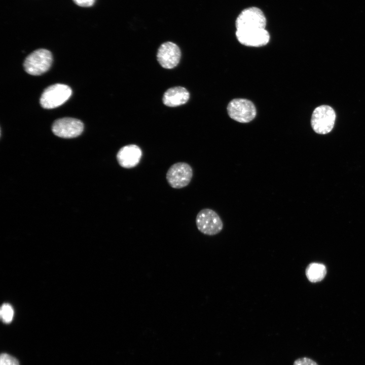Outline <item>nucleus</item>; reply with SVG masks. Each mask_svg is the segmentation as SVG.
Listing matches in <instances>:
<instances>
[{"instance_id":"obj_4","label":"nucleus","mask_w":365,"mask_h":365,"mask_svg":"<svg viewBox=\"0 0 365 365\" xmlns=\"http://www.w3.org/2000/svg\"><path fill=\"white\" fill-rule=\"evenodd\" d=\"M196 225L200 232L209 236L216 235L223 229V223L218 214L209 208L203 209L198 213Z\"/></svg>"},{"instance_id":"obj_5","label":"nucleus","mask_w":365,"mask_h":365,"mask_svg":"<svg viewBox=\"0 0 365 365\" xmlns=\"http://www.w3.org/2000/svg\"><path fill=\"white\" fill-rule=\"evenodd\" d=\"M235 24L237 30L265 29L266 18L261 9L250 7L241 12Z\"/></svg>"},{"instance_id":"obj_1","label":"nucleus","mask_w":365,"mask_h":365,"mask_svg":"<svg viewBox=\"0 0 365 365\" xmlns=\"http://www.w3.org/2000/svg\"><path fill=\"white\" fill-rule=\"evenodd\" d=\"M336 118V112L332 107L328 105H321L313 111L311 125L316 133L325 134L332 130Z\"/></svg>"},{"instance_id":"obj_16","label":"nucleus","mask_w":365,"mask_h":365,"mask_svg":"<svg viewBox=\"0 0 365 365\" xmlns=\"http://www.w3.org/2000/svg\"><path fill=\"white\" fill-rule=\"evenodd\" d=\"M294 365H318V364L310 358L303 357L295 361Z\"/></svg>"},{"instance_id":"obj_10","label":"nucleus","mask_w":365,"mask_h":365,"mask_svg":"<svg viewBox=\"0 0 365 365\" xmlns=\"http://www.w3.org/2000/svg\"><path fill=\"white\" fill-rule=\"evenodd\" d=\"M236 35L239 42L248 47H262L270 40L269 33L265 29L237 30Z\"/></svg>"},{"instance_id":"obj_9","label":"nucleus","mask_w":365,"mask_h":365,"mask_svg":"<svg viewBox=\"0 0 365 365\" xmlns=\"http://www.w3.org/2000/svg\"><path fill=\"white\" fill-rule=\"evenodd\" d=\"M180 57V49L175 44L171 42L162 44L157 54L158 62L162 67L166 69L175 67L178 64Z\"/></svg>"},{"instance_id":"obj_12","label":"nucleus","mask_w":365,"mask_h":365,"mask_svg":"<svg viewBox=\"0 0 365 365\" xmlns=\"http://www.w3.org/2000/svg\"><path fill=\"white\" fill-rule=\"evenodd\" d=\"M190 97L188 91L182 87L168 89L163 96V103L169 107H175L187 103Z\"/></svg>"},{"instance_id":"obj_8","label":"nucleus","mask_w":365,"mask_h":365,"mask_svg":"<svg viewBox=\"0 0 365 365\" xmlns=\"http://www.w3.org/2000/svg\"><path fill=\"white\" fill-rule=\"evenodd\" d=\"M84 129L83 123L80 120L72 118H63L55 121L52 130L58 137L74 138L80 135Z\"/></svg>"},{"instance_id":"obj_3","label":"nucleus","mask_w":365,"mask_h":365,"mask_svg":"<svg viewBox=\"0 0 365 365\" xmlns=\"http://www.w3.org/2000/svg\"><path fill=\"white\" fill-rule=\"evenodd\" d=\"M52 63V55L49 50L40 49L30 54L25 59L23 66L28 74L38 76L46 72Z\"/></svg>"},{"instance_id":"obj_11","label":"nucleus","mask_w":365,"mask_h":365,"mask_svg":"<svg viewBox=\"0 0 365 365\" xmlns=\"http://www.w3.org/2000/svg\"><path fill=\"white\" fill-rule=\"evenodd\" d=\"M142 155V151L139 146L128 144L119 150L117 154V160L122 167L130 169L138 164Z\"/></svg>"},{"instance_id":"obj_13","label":"nucleus","mask_w":365,"mask_h":365,"mask_svg":"<svg viewBox=\"0 0 365 365\" xmlns=\"http://www.w3.org/2000/svg\"><path fill=\"white\" fill-rule=\"evenodd\" d=\"M305 274L308 280L311 282L321 281L326 274L325 266L320 263H312L307 267Z\"/></svg>"},{"instance_id":"obj_6","label":"nucleus","mask_w":365,"mask_h":365,"mask_svg":"<svg viewBox=\"0 0 365 365\" xmlns=\"http://www.w3.org/2000/svg\"><path fill=\"white\" fill-rule=\"evenodd\" d=\"M227 111L231 119L243 123L253 120L257 113L253 103L244 98H236L231 100L228 104Z\"/></svg>"},{"instance_id":"obj_2","label":"nucleus","mask_w":365,"mask_h":365,"mask_svg":"<svg viewBox=\"0 0 365 365\" xmlns=\"http://www.w3.org/2000/svg\"><path fill=\"white\" fill-rule=\"evenodd\" d=\"M71 93V89L67 85L62 84L52 85L43 92L40 98V104L45 108H56L65 102Z\"/></svg>"},{"instance_id":"obj_17","label":"nucleus","mask_w":365,"mask_h":365,"mask_svg":"<svg viewBox=\"0 0 365 365\" xmlns=\"http://www.w3.org/2000/svg\"><path fill=\"white\" fill-rule=\"evenodd\" d=\"M74 3L80 6L83 7H89L92 6L95 0H73Z\"/></svg>"},{"instance_id":"obj_15","label":"nucleus","mask_w":365,"mask_h":365,"mask_svg":"<svg viewBox=\"0 0 365 365\" xmlns=\"http://www.w3.org/2000/svg\"><path fill=\"white\" fill-rule=\"evenodd\" d=\"M0 365H19V363L14 357L6 353H2L0 357Z\"/></svg>"},{"instance_id":"obj_14","label":"nucleus","mask_w":365,"mask_h":365,"mask_svg":"<svg viewBox=\"0 0 365 365\" xmlns=\"http://www.w3.org/2000/svg\"><path fill=\"white\" fill-rule=\"evenodd\" d=\"M0 314L3 322L6 323H10L13 319L14 310L10 305L4 304L1 307Z\"/></svg>"},{"instance_id":"obj_7","label":"nucleus","mask_w":365,"mask_h":365,"mask_svg":"<svg viewBox=\"0 0 365 365\" xmlns=\"http://www.w3.org/2000/svg\"><path fill=\"white\" fill-rule=\"evenodd\" d=\"M193 170L186 162L172 165L166 173V180L172 188L181 189L187 186L193 177Z\"/></svg>"}]
</instances>
